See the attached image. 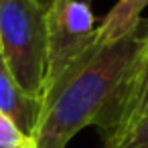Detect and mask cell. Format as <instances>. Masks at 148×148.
I'll return each instance as SVG.
<instances>
[{"instance_id":"obj_1","label":"cell","mask_w":148,"mask_h":148,"mask_svg":"<svg viewBox=\"0 0 148 148\" xmlns=\"http://www.w3.org/2000/svg\"><path fill=\"white\" fill-rule=\"evenodd\" d=\"M146 39L148 25L142 23L120 41L93 43L55 75L47 83L41 120L33 136L37 148H65L89 126H97L106 136Z\"/></svg>"},{"instance_id":"obj_2","label":"cell","mask_w":148,"mask_h":148,"mask_svg":"<svg viewBox=\"0 0 148 148\" xmlns=\"http://www.w3.org/2000/svg\"><path fill=\"white\" fill-rule=\"evenodd\" d=\"M0 53L16 83L43 101L49 77L45 4L39 0H0Z\"/></svg>"},{"instance_id":"obj_3","label":"cell","mask_w":148,"mask_h":148,"mask_svg":"<svg viewBox=\"0 0 148 148\" xmlns=\"http://www.w3.org/2000/svg\"><path fill=\"white\" fill-rule=\"evenodd\" d=\"M47 35L49 83L95 43V25L89 4L83 0H51L47 6Z\"/></svg>"},{"instance_id":"obj_4","label":"cell","mask_w":148,"mask_h":148,"mask_svg":"<svg viewBox=\"0 0 148 148\" xmlns=\"http://www.w3.org/2000/svg\"><path fill=\"white\" fill-rule=\"evenodd\" d=\"M148 118V39L142 47V53L132 69V75L126 85V93L114 118L110 132L103 136V144L120 136L132 124Z\"/></svg>"},{"instance_id":"obj_5","label":"cell","mask_w":148,"mask_h":148,"mask_svg":"<svg viewBox=\"0 0 148 148\" xmlns=\"http://www.w3.org/2000/svg\"><path fill=\"white\" fill-rule=\"evenodd\" d=\"M43 101L29 95L12 77L6 61L0 53V112L10 118L27 136H35L37 124L41 120Z\"/></svg>"},{"instance_id":"obj_6","label":"cell","mask_w":148,"mask_h":148,"mask_svg":"<svg viewBox=\"0 0 148 148\" xmlns=\"http://www.w3.org/2000/svg\"><path fill=\"white\" fill-rule=\"evenodd\" d=\"M148 6V0H118L110 8L106 18L95 29V43L108 45L124 39L132 31H136L142 21V10Z\"/></svg>"},{"instance_id":"obj_7","label":"cell","mask_w":148,"mask_h":148,"mask_svg":"<svg viewBox=\"0 0 148 148\" xmlns=\"http://www.w3.org/2000/svg\"><path fill=\"white\" fill-rule=\"evenodd\" d=\"M103 148H148V118L132 124L120 136L106 142Z\"/></svg>"},{"instance_id":"obj_8","label":"cell","mask_w":148,"mask_h":148,"mask_svg":"<svg viewBox=\"0 0 148 148\" xmlns=\"http://www.w3.org/2000/svg\"><path fill=\"white\" fill-rule=\"evenodd\" d=\"M0 148H37L35 138L27 136L10 118L0 112Z\"/></svg>"},{"instance_id":"obj_9","label":"cell","mask_w":148,"mask_h":148,"mask_svg":"<svg viewBox=\"0 0 148 148\" xmlns=\"http://www.w3.org/2000/svg\"><path fill=\"white\" fill-rule=\"evenodd\" d=\"M39 2H41V4H45V6H49V2H51V0H39Z\"/></svg>"}]
</instances>
